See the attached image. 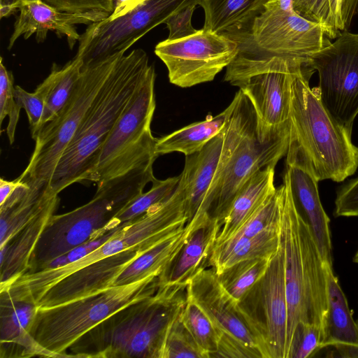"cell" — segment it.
Returning <instances> with one entry per match:
<instances>
[{
	"mask_svg": "<svg viewBox=\"0 0 358 358\" xmlns=\"http://www.w3.org/2000/svg\"><path fill=\"white\" fill-rule=\"evenodd\" d=\"M231 103L218 165L197 213H208L221 224L244 184L259 170L276 166L289 142V129L272 136L259 132L254 108L241 90Z\"/></svg>",
	"mask_w": 358,
	"mask_h": 358,
	"instance_id": "3",
	"label": "cell"
},
{
	"mask_svg": "<svg viewBox=\"0 0 358 358\" xmlns=\"http://www.w3.org/2000/svg\"><path fill=\"white\" fill-rule=\"evenodd\" d=\"M271 257L239 262L217 274L219 281L228 294L239 303L264 276Z\"/></svg>",
	"mask_w": 358,
	"mask_h": 358,
	"instance_id": "31",
	"label": "cell"
},
{
	"mask_svg": "<svg viewBox=\"0 0 358 358\" xmlns=\"http://www.w3.org/2000/svg\"><path fill=\"white\" fill-rule=\"evenodd\" d=\"M353 262L358 264V249L353 257Z\"/></svg>",
	"mask_w": 358,
	"mask_h": 358,
	"instance_id": "49",
	"label": "cell"
},
{
	"mask_svg": "<svg viewBox=\"0 0 358 358\" xmlns=\"http://www.w3.org/2000/svg\"><path fill=\"white\" fill-rule=\"evenodd\" d=\"M194 227L182 248L159 275V285H187L190 278L207 262L222 224L208 213H197Z\"/></svg>",
	"mask_w": 358,
	"mask_h": 358,
	"instance_id": "19",
	"label": "cell"
},
{
	"mask_svg": "<svg viewBox=\"0 0 358 358\" xmlns=\"http://www.w3.org/2000/svg\"><path fill=\"white\" fill-rule=\"evenodd\" d=\"M358 358V344L332 343L322 346L313 357Z\"/></svg>",
	"mask_w": 358,
	"mask_h": 358,
	"instance_id": "45",
	"label": "cell"
},
{
	"mask_svg": "<svg viewBox=\"0 0 358 358\" xmlns=\"http://www.w3.org/2000/svg\"><path fill=\"white\" fill-rule=\"evenodd\" d=\"M275 166H268L254 173L240 189L222 222L215 243L231 236L275 189Z\"/></svg>",
	"mask_w": 358,
	"mask_h": 358,
	"instance_id": "26",
	"label": "cell"
},
{
	"mask_svg": "<svg viewBox=\"0 0 358 358\" xmlns=\"http://www.w3.org/2000/svg\"><path fill=\"white\" fill-rule=\"evenodd\" d=\"M50 6L64 12L87 13L102 11L111 14L114 0H42Z\"/></svg>",
	"mask_w": 358,
	"mask_h": 358,
	"instance_id": "41",
	"label": "cell"
},
{
	"mask_svg": "<svg viewBox=\"0 0 358 358\" xmlns=\"http://www.w3.org/2000/svg\"><path fill=\"white\" fill-rule=\"evenodd\" d=\"M180 315L167 332L161 358H210L185 326Z\"/></svg>",
	"mask_w": 358,
	"mask_h": 358,
	"instance_id": "34",
	"label": "cell"
},
{
	"mask_svg": "<svg viewBox=\"0 0 358 358\" xmlns=\"http://www.w3.org/2000/svg\"><path fill=\"white\" fill-rule=\"evenodd\" d=\"M122 226L114 229L99 238L90 240L73 248L68 252H66L58 256L57 257L52 259L51 261L44 264L41 268L40 271L57 268L61 266L68 265L83 258L84 257L87 256V255L90 254L94 250L99 248L107 241H108Z\"/></svg>",
	"mask_w": 358,
	"mask_h": 358,
	"instance_id": "39",
	"label": "cell"
},
{
	"mask_svg": "<svg viewBox=\"0 0 358 358\" xmlns=\"http://www.w3.org/2000/svg\"><path fill=\"white\" fill-rule=\"evenodd\" d=\"M82 66V61L75 57L60 69L54 65L51 73L42 82L46 96L41 129L58 115L70 99L80 78Z\"/></svg>",
	"mask_w": 358,
	"mask_h": 358,
	"instance_id": "30",
	"label": "cell"
},
{
	"mask_svg": "<svg viewBox=\"0 0 358 358\" xmlns=\"http://www.w3.org/2000/svg\"><path fill=\"white\" fill-rule=\"evenodd\" d=\"M59 203L58 196L0 247L1 288L27 271L34 250Z\"/></svg>",
	"mask_w": 358,
	"mask_h": 358,
	"instance_id": "22",
	"label": "cell"
},
{
	"mask_svg": "<svg viewBox=\"0 0 358 358\" xmlns=\"http://www.w3.org/2000/svg\"><path fill=\"white\" fill-rule=\"evenodd\" d=\"M292 3L297 14L310 22L322 25L328 36L330 29L328 0H292Z\"/></svg>",
	"mask_w": 358,
	"mask_h": 358,
	"instance_id": "40",
	"label": "cell"
},
{
	"mask_svg": "<svg viewBox=\"0 0 358 358\" xmlns=\"http://www.w3.org/2000/svg\"><path fill=\"white\" fill-rule=\"evenodd\" d=\"M14 96L18 105L26 111L31 137L35 139L41 129L45 108V90L41 83L34 92H29L20 86L16 85L14 88Z\"/></svg>",
	"mask_w": 358,
	"mask_h": 358,
	"instance_id": "37",
	"label": "cell"
},
{
	"mask_svg": "<svg viewBox=\"0 0 358 358\" xmlns=\"http://www.w3.org/2000/svg\"><path fill=\"white\" fill-rule=\"evenodd\" d=\"M311 68L297 73L292 84L289 142L306 155L319 181L342 182L358 168V147L352 134L336 123L309 86Z\"/></svg>",
	"mask_w": 358,
	"mask_h": 358,
	"instance_id": "6",
	"label": "cell"
},
{
	"mask_svg": "<svg viewBox=\"0 0 358 358\" xmlns=\"http://www.w3.org/2000/svg\"><path fill=\"white\" fill-rule=\"evenodd\" d=\"M153 163L137 167L97 185L93 198L70 212L53 215L34 250L26 273L106 233L111 220L155 180Z\"/></svg>",
	"mask_w": 358,
	"mask_h": 358,
	"instance_id": "4",
	"label": "cell"
},
{
	"mask_svg": "<svg viewBox=\"0 0 358 358\" xmlns=\"http://www.w3.org/2000/svg\"><path fill=\"white\" fill-rule=\"evenodd\" d=\"M59 194L49 182L21 181L12 194L0 205V247L7 243Z\"/></svg>",
	"mask_w": 358,
	"mask_h": 358,
	"instance_id": "21",
	"label": "cell"
},
{
	"mask_svg": "<svg viewBox=\"0 0 358 358\" xmlns=\"http://www.w3.org/2000/svg\"><path fill=\"white\" fill-rule=\"evenodd\" d=\"M117 55L82 69L66 105L36 136L34 152L27 166L17 178L18 180L50 182L61 155L108 78Z\"/></svg>",
	"mask_w": 358,
	"mask_h": 358,
	"instance_id": "10",
	"label": "cell"
},
{
	"mask_svg": "<svg viewBox=\"0 0 358 358\" xmlns=\"http://www.w3.org/2000/svg\"><path fill=\"white\" fill-rule=\"evenodd\" d=\"M180 317L199 346L209 357H213L218 349L221 333L208 317L196 303L187 299Z\"/></svg>",
	"mask_w": 358,
	"mask_h": 358,
	"instance_id": "33",
	"label": "cell"
},
{
	"mask_svg": "<svg viewBox=\"0 0 358 358\" xmlns=\"http://www.w3.org/2000/svg\"><path fill=\"white\" fill-rule=\"evenodd\" d=\"M286 155L285 175L295 208L309 227L324 262L332 265L330 220L320 201L319 180L306 155L296 144L289 142Z\"/></svg>",
	"mask_w": 358,
	"mask_h": 358,
	"instance_id": "16",
	"label": "cell"
},
{
	"mask_svg": "<svg viewBox=\"0 0 358 358\" xmlns=\"http://www.w3.org/2000/svg\"><path fill=\"white\" fill-rule=\"evenodd\" d=\"M187 299L208 317L221 335L242 343L261 358H271L268 345L249 317L223 288L211 267L198 271L187 285Z\"/></svg>",
	"mask_w": 358,
	"mask_h": 358,
	"instance_id": "15",
	"label": "cell"
},
{
	"mask_svg": "<svg viewBox=\"0 0 358 358\" xmlns=\"http://www.w3.org/2000/svg\"><path fill=\"white\" fill-rule=\"evenodd\" d=\"M149 0H114V8L112 13L106 18L113 20L131 12Z\"/></svg>",
	"mask_w": 358,
	"mask_h": 358,
	"instance_id": "46",
	"label": "cell"
},
{
	"mask_svg": "<svg viewBox=\"0 0 358 358\" xmlns=\"http://www.w3.org/2000/svg\"><path fill=\"white\" fill-rule=\"evenodd\" d=\"M322 330L320 327L299 322L292 333L287 358L313 357L321 347Z\"/></svg>",
	"mask_w": 358,
	"mask_h": 358,
	"instance_id": "36",
	"label": "cell"
},
{
	"mask_svg": "<svg viewBox=\"0 0 358 358\" xmlns=\"http://www.w3.org/2000/svg\"><path fill=\"white\" fill-rule=\"evenodd\" d=\"M158 277L113 286L60 305L38 307L29 334L45 357H67L69 348L88 331L121 308L154 294Z\"/></svg>",
	"mask_w": 358,
	"mask_h": 358,
	"instance_id": "7",
	"label": "cell"
},
{
	"mask_svg": "<svg viewBox=\"0 0 358 358\" xmlns=\"http://www.w3.org/2000/svg\"><path fill=\"white\" fill-rule=\"evenodd\" d=\"M238 303L265 340L271 358H286L287 303L280 243L264 276Z\"/></svg>",
	"mask_w": 358,
	"mask_h": 358,
	"instance_id": "14",
	"label": "cell"
},
{
	"mask_svg": "<svg viewBox=\"0 0 358 358\" xmlns=\"http://www.w3.org/2000/svg\"><path fill=\"white\" fill-rule=\"evenodd\" d=\"M23 0H0L1 18L6 17L20 8L23 3Z\"/></svg>",
	"mask_w": 358,
	"mask_h": 358,
	"instance_id": "48",
	"label": "cell"
},
{
	"mask_svg": "<svg viewBox=\"0 0 358 358\" xmlns=\"http://www.w3.org/2000/svg\"><path fill=\"white\" fill-rule=\"evenodd\" d=\"M269 0H200L203 29L234 38L246 32Z\"/></svg>",
	"mask_w": 358,
	"mask_h": 358,
	"instance_id": "25",
	"label": "cell"
},
{
	"mask_svg": "<svg viewBox=\"0 0 358 358\" xmlns=\"http://www.w3.org/2000/svg\"><path fill=\"white\" fill-rule=\"evenodd\" d=\"M223 129L201 150L185 156L180 180L185 191L187 224L198 213L213 180L223 145Z\"/></svg>",
	"mask_w": 358,
	"mask_h": 358,
	"instance_id": "23",
	"label": "cell"
},
{
	"mask_svg": "<svg viewBox=\"0 0 358 358\" xmlns=\"http://www.w3.org/2000/svg\"><path fill=\"white\" fill-rule=\"evenodd\" d=\"M283 185L280 244L287 303V358L291 337L299 322L316 325L323 331L328 299L325 263L309 227L295 208L285 175Z\"/></svg>",
	"mask_w": 358,
	"mask_h": 358,
	"instance_id": "5",
	"label": "cell"
},
{
	"mask_svg": "<svg viewBox=\"0 0 358 358\" xmlns=\"http://www.w3.org/2000/svg\"><path fill=\"white\" fill-rule=\"evenodd\" d=\"M231 108L230 103L222 113L214 117L208 116L203 121L192 123L157 139L156 153L160 155L179 152L187 156L201 150L222 131Z\"/></svg>",
	"mask_w": 358,
	"mask_h": 358,
	"instance_id": "29",
	"label": "cell"
},
{
	"mask_svg": "<svg viewBox=\"0 0 358 358\" xmlns=\"http://www.w3.org/2000/svg\"><path fill=\"white\" fill-rule=\"evenodd\" d=\"M152 246H134L77 270L51 287L36 305L38 308L52 307L113 287L115 280L121 272Z\"/></svg>",
	"mask_w": 358,
	"mask_h": 358,
	"instance_id": "17",
	"label": "cell"
},
{
	"mask_svg": "<svg viewBox=\"0 0 358 358\" xmlns=\"http://www.w3.org/2000/svg\"><path fill=\"white\" fill-rule=\"evenodd\" d=\"M325 268L328 307L321 347L338 343L358 344V324L353 319L345 295L334 273L333 266L325 263Z\"/></svg>",
	"mask_w": 358,
	"mask_h": 358,
	"instance_id": "28",
	"label": "cell"
},
{
	"mask_svg": "<svg viewBox=\"0 0 358 358\" xmlns=\"http://www.w3.org/2000/svg\"><path fill=\"white\" fill-rule=\"evenodd\" d=\"M152 65L145 79L117 120L86 180L97 185L137 167L154 163L157 138L151 131L155 110Z\"/></svg>",
	"mask_w": 358,
	"mask_h": 358,
	"instance_id": "8",
	"label": "cell"
},
{
	"mask_svg": "<svg viewBox=\"0 0 358 358\" xmlns=\"http://www.w3.org/2000/svg\"><path fill=\"white\" fill-rule=\"evenodd\" d=\"M196 6V3L191 4L174 13L164 22L169 31L167 39L172 41L186 38L198 31L192 24V17Z\"/></svg>",
	"mask_w": 358,
	"mask_h": 358,
	"instance_id": "43",
	"label": "cell"
},
{
	"mask_svg": "<svg viewBox=\"0 0 358 358\" xmlns=\"http://www.w3.org/2000/svg\"><path fill=\"white\" fill-rule=\"evenodd\" d=\"M14 79L11 71H8L0 60V123L8 117L6 134L10 144L15 141V134L18 122L21 107L14 96Z\"/></svg>",
	"mask_w": 358,
	"mask_h": 358,
	"instance_id": "35",
	"label": "cell"
},
{
	"mask_svg": "<svg viewBox=\"0 0 358 358\" xmlns=\"http://www.w3.org/2000/svg\"><path fill=\"white\" fill-rule=\"evenodd\" d=\"M330 12V29L328 38H336L348 31L358 13V0H328Z\"/></svg>",
	"mask_w": 358,
	"mask_h": 358,
	"instance_id": "38",
	"label": "cell"
},
{
	"mask_svg": "<svg viewBox=\"0 0 358 358\" xmlns=\"http://www.w3.org/2000/svg\"><path fill=\"white\" fill-rule=\"evenodd\" d=\"M176 217L166 205L151 207L145 213L124 224L106 243L83 258L57 268L24 273L10 285L17 301L35 303L57 282L92 263L140 245H155L172 235Z\"/></svg>",
	"mask_w": 358,
	"mask_h": 358,
	"instance_id": "9",
	"label": "cell"
},
{
	"mask_svg": "<svg viewBox=\"0 0 358 358\" xmlns=\"http://www.w3.org/2000/svg\"><path fill=\"white\" fill-rule=\"evenodd\" d=\"M357 324H358V320H357Z\"/></svg>",
	"mask_w": 358,
	"mask_h": 358,
	"instance_id": "51",
	"label": "cell"
},
{
	"mask_svg": "<svg viewBox=\"0 0 358 358\" xmlns=\"http://www.w3.org/2000/svg\"><path fill=\"white\" fill-rule=\"evenodd\" d=\"M334 215L358 216V177L351 180L337 192Z\"/></svg>",
	"mask_w": 358,
	"mask_h": 358,
	"instance_id": "42",
	"label": "cell"
},
{
	"mask_svg": "<svg viewBox=\"0 0 358 358\" xmlns=\"http://www.w3.org/2000/svg\"><path fill=\"white\" fill-rule=\"evenodd\" d=\"M213 357L259 358L260 356L237 340L221 335L217 351Z\"/></svg>",
	"mask_w": 358,
	"mask_h": 358,
	"instance_id": "44",
	"label": "cell"
},
{
	"mask_svg": "<svg viewBox=\"0 0 358 358\" xmlns=\"http://www.w3.org/2000/svg\"><path fill=\"white\" fill-rule=\"evenodd\" d=\"M232 38L245 54L304 59L331 43L322 25L297 14L292 0H269L249 29Z\"/></svg>",
	"mask_w": 358,
	"mask_h": 358,
	"instance_id": "11",
	"label": "cell"
},
{
	"mask_svg": "<svg viewBox=\"0 0 358 358\" xmlns=\"http://www.w3.org/2000/svg\"><path fill=\"white\" fill-rule=\"evenodd\" d=\"M20 183L21 181L17 179L12 181L7 180L3 178L0 179V205L3 203Z\"/></svg>",
	"mask_w": 358,
	"mask_h": 358,
	"instance_id": "47",
	"label": "cell"
},
{
	"mask_svg": "<svg viewBox=\"0 0 358 358\" xmlns=\"http://www.w3.org/2000/svg\"><path fill=\"white\" fill-rule=\"evenodd\" d=\"M194 217L180 231L153 245L130 263L116 278L113 286H120L159 276L176 255L195 226Z\"/></svg>",
	"mask_w": 358,
	"mask_h": 358,
	"instance_id": "27",
	"label": "cell"
},
{
	"mask_svg": "<svg viewBox=\"0 0 358 358\" xmlns=\"http://www.w3.org/2000/svg\"><path fill=\"white\" fill-rule=\"evenodd\" d=\"M0 304L1 357H45L29 331L38 306L1 296Z\"/></svg>",
	"mask_w": 358,
	"mask_h": 358,
	"instance_id": "20",
	"label": "cell"
},
{
	"mask_svg": "<svg viewBox=\"0 0 358 358\" xmlns=\"http://www.w3.org/2000/svg\"><path fill=\"white\" fill-rule=\"evenodd\" d=\"M280 243V223L251 237L229 238L215 243L207 262L217 274L241 261L271 258Z\"/></svg>",
	"mask_w": 358,
	"mask_h": 358,
	"instance_id": "24",
	"label": "cell"
},
{
	"mask_svg": "<svg viewBox=\"0 0 358 358\" xmlns=\"http://www.w3.org/2000/svg\"><path fill=\"white\" fill-rule=\"evenodd\" d=\"M180 179V175L165 180L155 178L152 182L151 188L146 192L138 196L127 208L119 213L106 227L108 232L130 222L145 213L153 206L163 203L169 199Z\"/></svg>",
	"mask_w": 358,
	"mask_h": 358,
	"instance_id": "32",
	"label": "cell"
},
{
	"mask_svg": "<svg viewBox=\"0 0 358 358\" xmlns=\"http://www.w3.org/2000/svg\"><path fill=\"white\" fill-rule=\"evenodd\" d=\"M317 71L319 99L334 121L352 134L358 115V33L342 32L308 57Z\"/></svg>",
	"mask_w": 358,
	"mask_h": 358,
	"instance_id": "12",
	"label": "cell"
},
{
	"mask_svg": "<svg viewBox=\"0 0 358 358\" xmlns=\"http://www.w3.org/2000/svg\"><path fill=\"white\" fill-rule=\"evenodd\" d=\"M14 24L8 49L10 50L20 36L29 38L34 34L38 43L43 42L48 31H54L59 36H66L72 49L80 35L75 24H91L107 18L110 14L102 11L69 13L59 10L42 0L24 1Z\"/></svg>",
	"mask_w": 358,
	"mask_h": 358,
	"instance_id": "18",
	"label": "cell"
},
{
	"mask_svg": "<svg viewBox=\"0 0 358 358\" xmlns=\"http://www.w3.org/2000/svg\"><path fill=\"white\" fill-rule=\"evenodd\" d=\"M24 1H37V0H23Z\"/></svg>",
	"mask_w": 358,
	"mask_h": 358,
	"instance_id": "50",
	"label": "cell"
},
{
	"mask_svg": "<svg viewBox=\"0 0 358 358\" xmlns=\"http://www.w3.org/2000/svg\"><path fill=\"white\" fill-rule=\"evenodd\" d=\"M239 51L235 39L203 29L186 38L166 39L155 48L167 68L170 83L183 88L213 80Z\"/></svg>",
	"mask_w": 358,
	"mask_h": 358,
	"instance_id": "13",
	"label": "cell"
},
{
	"mask_svg": "<svg viewBox=\"0 0 358 358\" xmlns=\"http://www.w3.org/2000/svg\"><path fill=\"white\" fill-rule=\"evenodd\" d=\"M152 65L142 49L117 55L108 78L57 164L49 182L53 192L59 194L71 185L86 180L117 120Z\"/></svg>",
	"mask_w": 358,
	"mask_h": 358,
	"instance_id": "2",
	"label": "cell"
},
{
	"mask_svg": "<svg viewBox=\"0 0 358 358\" xmlns=\"http://www.w3.org/2000/svg\"><path fill=\"white\" fill-rule=\"evenodd\" d=\"M187 302V286L159 285L78 338L67 357L161 358L167 332Z\"/></svg>",
	"mask_w": 358,
	"mask_h": 358,
	"instance_id": "1",
	"label": "cell"
}]
</instances>
